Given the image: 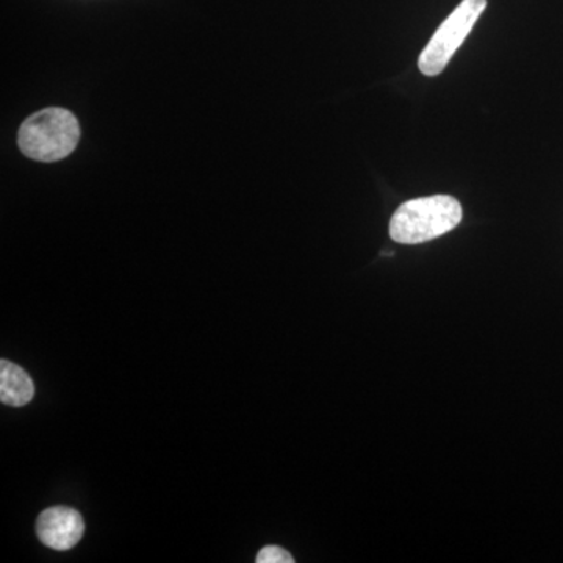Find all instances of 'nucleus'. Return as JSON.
I'll use <instances>...</instances> for the list:
<instances>
[{
    "label": "nucleus",
    "instance_id": "nucleus-5",
    "mask_svg": "<svg viewBox=\"0 0 563 563\" xmlns=\"http://www.w3.org/2000/svg\"><path fill=\"white\" fill-rule=\"evenodd\" d=\"M35 396L32 377L21 366L0 361V401L11 407H24Z\"/></svg>",
    "mask_w": 563,
    "mask_h": 563
},
{
    "label": "nucleus",
    "instance_id": "nucleus-4",
    "mask_svg": "<svg viewBox=\"0 0 563 563\" xmlns=\"http://www.w3.org/2000/svg\"><path fill=\"white\" fill-rule=\"evenodd\" d=\"M85 533V521L73 507H49L36 520V536L44 547L55 551L73 550Z\"/></svg>",
    "mask_w": 563,
    "mask_h": 563
},
{
    "label": "nucleus",
    "instance_id": "nucleus-6",
    "mask_svg": "<svg viewBox=\"0 0 563 563\" xmlns=\"http://www.w3.org/2000/svg\"><path fill=\"white\" fill-rule=\"evenodd\" d=\"M257 563H292L295 559L292 555L288 553L284 548L276 547V544H268V547L262 548L258 551L257 558H255Z\"/></svg>",
    "mask_w": 563,
    "mask_h": 563
},
{
    "label": "nucleus",
    "instance_id": "nucleus-3",
    "mask_svg": "<svg viewBox=\"0 0 563 563\" xmlns=\"http://www.w3.org/2000/svg\"><path fill=\"white\" fill-rule=\"evenodd\" d=\"M485 9L487 0H462L459 3L421 52L418 68L424 76L435 77L443 73Z\"/></svg>",
    "mask_w": 563,
    "mask_h": 563
},
{
    "label": "nucleus",
    "instance_id": "nucleus-2",
    "mask_svg": "<svg viewBox=\"0 0 563 563\" xmlns=\"http://www.w3.org/2000/svg\"><path fill=\"white\" fill-rule=\"evenodd\" d=\"M462 206L448 195L404 202L390 221V236L399 244H420L453 231L462 221Z\"/></svg>",
    "mask_w": 563,
    "mask_h": 563
},
{
    "label": "nucleus",
    "instance_id": "nucleus-1",
    "mask_svg": "<svg viewBox=\"0 0 563 563\" xmlns=\"http://www.w3.org/2000/svg\"><path fill=\"white\" fill-rule=\"evenodd\" d=\"M81 129L73 111L47 107L31 114L18 132V146L32 161L54 163L79 146Z\"/></svg>",
    "mask_w": 563,
    "mask_h": 563
}]
</instances>
